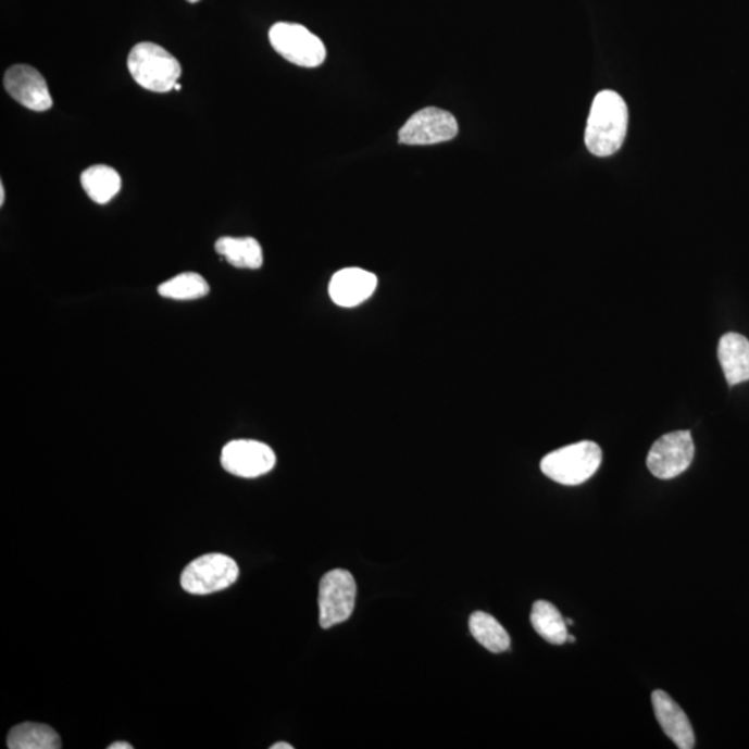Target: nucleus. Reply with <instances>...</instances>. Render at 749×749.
Listing matches in <instances>:
<instances>
[{"mask_svg": "<svg viewBox=\"0 0 749 749\" xmlns=\"http://www.w3.org/2000/svg\"><path fill=\"white\" fill-rule=\"evenodd\" d=\"M10 97L33 112H47L53 105L43 75L27 64H16L4 74Z\"/></svg>", "mask_w": 749, "mask_h": 749, "instance_id": "nucleus-10", "label": "nucleus"}, {"mask_svg": "<svg viewBox=\"0 0 749 749\" xmlns=\"http://www.w3.org/2000/svg\"><path fill=\"white\" fill-rule=\"evenodd\" d=\"M565 622H566V625H567V626H572V625H573V621H572V620H566Z\"/></svg>", "mask_w": 749, "mask_h": 749, "instance_id": "nucleus-24", "label": "nucleus"}, {"mask_svg": "<svg viewBox=\"0 0 749 749\" xmlns=\"http://www.w3.org/2000/svg\"><path fill=\"white\" fill-rule=\"evenodd\" d=\"M63 747L54 728L41 723L25 722L10 731L9 749H60Z\"/></svg>", "mask_w": 749, "mask_h": 749, "instance_id": "nucleus-15", "label": "nucleus"}, {"mask_svg": "<svg viewBox=\"0 0 749 749\" xmlns=\"http://www.w3.org/2000/svg\"><path fill=\"white\" fill-rule=\"evenodd\" d=\"M270 43L276 53L300 67L314 68L324 63L325 45L304 25L276 23L270 29Z\"/></svg>", "mask_w": 749, "mask_h": 749, "instance_id": "nucleus-4", "label": "nucleus"}, {"mask_svg": "<svg viewBox=\"0 0 749 749\" xmlns=\"http://www.w3.org/2000/svg\"><path fill=\"white\" fill-rule=\"evenodd\" d=\"M271 749H294V746L288 742H276Z\"/></svg>", "mask_w": 749, "mask_h": 749, "instance_id": "nucleus-21", "label": "nucleus"}, {"mask_svg": "<svg viewBox=\"0 0 749 749\" xmlns=\"http://www.w3.org/2000/svg\"><path fill=\"white\" fill-rule=\"evenodd\" d=\"M189 3H198L200 0H188Z\"/></svg>", "mask_w": 749, "mask_h": 749, "instance_id": "nucleus-26", "label": "nucleus"}, {"mask_svg": "<svg viewBox=\"0 0 749 749\" xmlns=\"http://www.w3.org/2000/svg\"><path fill=\"white\" fill-rule=\"evenodd\" d=\"M694 459V441L690 432L677 430L662 436L651 447L647 466L658 479H673L688 470Z\"/></svg>", "mask_w": 749, "mask_h": 749, "instance_id": "nucleus-7", "label": "nucleus"}, {"mask_svg": "<svg viewBox=\"0 0 749 749\" xmlns=\"http://www.w3.org/2000/svg\"><path fill=\"white\" fill-rule=\"evenodd\" d=\"M159 295L171 300H196L209 295L210 286L202 275L184 273L159 286Z\"/></svg>", "mask_w": 749, "mask_h": 749, "instance_id": "nucleus-19", "label": "nucleus"}, {"mask_svg": "<svg viewBox=\"0 0 749 749\" xmlns=\"http://www.w3.org/2000/svg\"><path fill=\"white\" fill-rule=\"evenodd\" d=\"M719 361L728 385L749 380V340L738 334H726L719 341Z\"/></svg>", "mask_w": 749, "mask_h": 749, "instance_id": "nucleus-13", "label": "nucleus"}, {"mask_svg": "<svg viewBox=\"0 0 749 749\" xmlns=\"http://www.w3.org/2000/svg\"><path fill=\"white\" fill-rule=\"evenodd\" d=\"M180 88H183V87H180L179 84L175 85V87H174L175 90H180Z\"/></svg>", "mask_w": 749, "mask_h": 749, "instance_id": "nucleus-25", "label": "nucleus"}, {"mask_svg": "<svg viewBox=\"0 0 749 749\" xmlns=\"http://www.w3.org/2000/svg\"><path fill=\"white\" fill-rule=\"evenodd\" d=\"M82 185L95 203L108 204L122 189V177L109 165L98 164L84 171Z\"/></svg>", "mask_w": 749, "mask_h": 749, "instance_id": "nucleus-16", "label": "nucleus"}, {"mask_svg": "<svg viewBox=\"0 0 749 749\" xmlns=\"http://www.w3.org/2000/svg\"><path fill=\"white\" fill-rule=\"evenodd\" d=\"M357 585L349 571L325 573L320 583V623L324 628L340 625L354 611Z\"/></svg>", "mask_w": 749, "mask_h": 749, "instance_id": "nucleus-6", "label": "nucleus"}, {"mask_svg": "<svg viewBox=\"0 0 749 749\" xmlns=\"http://www.w3.org/2000/svg\"><path fill=\"white\" fill-rule=\"evenodd\" d=\"M567 641H571V642L575 641V637H573V636H571V635L567 636Z\"/></svg>", "mask_w": 749, "mask_h": 749, "instance_id": "nucleus-23", "label": "nucleus"}, {"mask_svg": "<svg viewBox=\"0 0 749 749\" xmlns=\"http://www.w3.org/2000/svg\"><path fill=\"white\" fill-rule=\"evenodd\" d=\"M215 251L236 269L259 270L264 263L263 248L254 238L224 236L215 242Z\"/></svg>", "mask_w": 749, "mask_h": 749, "instance_id": "nucleus-14", "label": "nucleus"}, {"mask_svg": "<svg viewBox=\"0 0 749 749\" xmlns=\"http://www.w3.org/2000/svg\"><path fill=\"white\" fill-rule=\"evenodd\" d=\"M378 286L376 275L363 269H345L332 276L329 295L336 305L357 307L369 300Z\"/></svg>", "mask_w": 749, "mask_h": 749, "instance_id": "nucleus-11", "label": "nucleus"}, {"mask_svg": "<svg viewBox=\"0 0 749 749\" xmlns=\"http://www.w3.org/2000/svg\"><path fill=\"white\" fill-rule=\"evenodd\" d=\"M135 83L155 93H167L178 84L183 68L167 50L152 42L135 45L128 57Z\"/></svg>", "mask_w": 749, "mask_h": 749, "instance_id": "nucleus-2", "label": "nucleus"}, {"mask_svg": "<svg viewBox=\"0 0 749 749\" xmlns=\"http://www.w3.org/2000/svg\"><path fill=\"white\" fill-rule=\"evenodd\" d=\"M4 196H7V195H4V186L2 184V185H0V204H2V205L4 204Z\"/></svg>", "mask_w": 749, "mask_h": 749, "instance_id": "nucleus-22", "label": "nucleus"}, {"mask_svg": "<svg viewBox=\"0 0 749 749\" xmlns=\"http://www.w3.org/2000/svg\"><path fill=\"white\" fill-rule=\"evenodd\" d=\"M470 631L475 640L490 652L510 650L511 638L501 623L489 613L477 611L470 617Z\"/></svg>", "mask_w": 749, "mask_h": 749, "instance_id": "nucleus-18", "label": "nucleus"}, {"mask_svg": "<svg viewBox=\"0 0 749 749\" xmlns=\"http://www.w3.org/2000/svg\"><path fill=\"white\" fill-rule=\"evenodd\" d=\"M459 134V123L446 110L426 108L420 110L400 129L399 139L404 145H436L449 142Z\"/></svg>", "mask_w": 749, "mask_h": 749, "instance_id": "nucleus-9", "label": "nucleus"}, {"mask_svg": "<svg viewBox=\"0 0 749 749\" xmlns=\"http://www.w3.org/2000/svg\"><path fill=\"white\" fill-rule=\"evenodd\" d=\"M239 577L235 560L224 554H205L190 562L180 575V586L195 596L223 591Z\"/></svg>", "mask_w": 749, "mask_h": 749, "instance_id": "nucleus-5", "label": "nucleus"}, {"mask_svg": "<svg viewBox=\"0 0 749 749\" xmlns=\"http://www.w3.org/2000/svg\"><path fill=\"white\" fill-rule=\"evenodd\" d=\"M628 113L625 100L613 92L602 90L592 102L588 115L585 142L597 158L616 153L625 142Z\"/></svg>", "mask_w": 749, "mask_h": 749, "instance_id": "nucleus-1", "label": "nucleus"}, {"mask_svg": "<svg viewBox=\"0 0 749 749\" xmlns=\"http://www.w3.org/2000/svg\"><path fill=\"white\" fill-rule=\"evenodd\" d=\"M651 698L653 712H656L663 733L676 744L677 748H694L696 736H694L691 723L685 711L665 691L656 690Z\"/></svg>", "mask_w": 749, "mask_h": 749, "instance_id": "nucleus-12", "label": "nucleus"}, {"mask_svg": "<svg viewBox=\"0 0 749 749\" xmlns=\"http://www.w3.org/2000/svg\"><path fill=\"white\" fill-rule=\"evenodd\" d=\"M602 461L600 446L595 441L562 447L541 460V471L547 477L565 486L585 484L596 474Z\"/></svg>", "mask_w": 749, "mask_h": 749, "instance_id": "nucleus-3", "label": "nucleus"}, {"mask_svg": "<svg viewBox=\"0 0 749 749\" xmlns=\"http://www.w3.org/2000/svg\"><path fill=\"white\" fill-rule=\"evenodd\" d=\"M134 747L130 746L128 742H114L112 746H109V749H133Z\"/></svg>", "mask_w": 749, "mask_h": 749, "instance_id": "nucleus-20", "label": "nucleus"}, {"mask_svg": "<svg viewBox=\"0 0 749 749\" xmlns=\"http://www.w3.org/2000/svg\"><path fill=\"white\" fill-rule=\"evenodd\" d=\"M275 464L274 450L258 440L229 441L221 452V465L224 470L245 479L269 474Z\"/></svg>", "mask_w": 749, "mask_h": 749, "instance_id": "nucleus-8", "label": "nucleus"}, {"mask_svg": "<svg viewBox=\"0 0 749 749\" xmlns=\"http://www.w3.org/2000/svg\"><path fill=\"white\" fill-rule=\"evenodd\" d=\"M532 626L537 635L545 638L550 645L562 646L567 641V625L560 611L550 602L540 600L533 606L530 615Z\"/></svg>", "mask_w": 749, "mask_h": 749, "instance_id": "nucleus-17", "label": "nucleus"}]
</instances>
